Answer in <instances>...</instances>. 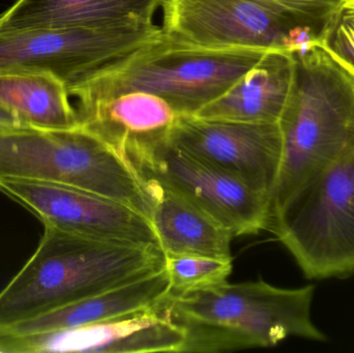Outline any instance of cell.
<instances>
[{"label": "cell", "mask_w": 354, "mask_h": 353, "mask_svg": "<svg viewBox=\"0 0 354 353\" xmlns=\"http://www.w3.org/2000/svg\"><path fill=\"white\" fill-rule=\"evenodd\" d=\"M315 287L281 288L263 280L189 294L169 292L164 306L183 330L181 353H220L274 347L287 338L324 342L311 309Z\"/></svg>", "instance_id": "cell-3"}, {"label": "cell", "mask_w": 354, "mask_h": 353, "mask_svg": "<svg viewBox=\"0 0 354 353\" xmlns=\"http://www.w3.org/2000/svg\"><path fill=\"white\" fill-rule=\"evenodd\" d=\"M0 192L30 211L43 225L161 248L151 219L114 199L68 184L20 180H0Z\"/></svg>", "instance_id": "cell-10"}, {"label": "cell", "mask_w": 354, "mask_h": 353, "mask_svg": "<svg viewBox=\"0 0 354 353\" xmlns=\"http://www.w3.org/2000/svg\"><path fill=\"white\" fill-rule=\"evenodd\" d=\"M295 57V82L279 122L282 159L266 230L306 184L354 153L353 75L319 45Z\"/></svg>", "instance_id": "cell-2"}, {"label": "cell", "mask_w": 354, "mask_h": 353, "mask_svg": "<svg viewBox=\"0 0 354 353\" xmlns=\"http://www.w3.org/2000/svg\"><path fill=\"white\" fill-rule=\"evenodd\" d=\"M44 228L37 250L0 292V327L165 269L166 256L160 247Z\"/></svg>", "instance_id": "cell-1"}, {"label": "cell", "mask_w": 354, "mask_h": 353, "mask_svg": "<svg viewBox=\"0 0 354 353\" xmlns=\"http://www.w3.org/2000/svg\"><path fill=\"white\" fill-rule=\"evenodd\" d=\"M164 300L132 314L74 329L0 335V353H181L185 333L168 314Z\"/></svg>", "instance_id": "cell-12"}, {"label": "cell", "mask_w": 354, "mask_h": 353, "mask_svg": "<svg viewBox=\"0 0 354 353\" xmlns=\"http://www.w3.org/2000/svg\"><path fill=\"white\" fill-rule=\"evenodd\" d=\"M70 99L66 81L52 73L0 74V105L16 114L25 126L47 130L78 128L80 117Z\"/></svg>", "instance_id": "cell-17"}, {"label": "cell", "mask_w": 354, "mask_h": 353, "mask_svg": "<svg viewBox=\"0 0 354 353\" xmlns=\"http://www.w3.org/2000/svg\"><path fill=\"white\" fill-rule=\"evenodd\" d=\"M0 126H25V124L16 114L0 105Z\"/></svg>", "instance_id": "cell-21"}, {"label": "cell", "mask_w": 354, "mask_h": 353, "mask_svg": "<svg viewBox=\"0 0 354 353\" xmlns=\"http://www.w3.org/2000/svg\"><path fill=\"white\" fill-rule=\"evenodd\" d=\"M272 232L308 279L354 274V153L306 184L272 220Z\"/></svg>", "instance_id": "cell-7"}, {"label": "cell", "mask_w": 354, "mask_h": 353, "mask_svg": "<svg viewBox=\"0 0 354 353\" xmlns=\"http://www.w3.org/2000/svg\"><path fill=\"white\" fill-rule=\"evenodd\" d=\"M270 50L189 45L162 33L131 53L68 85L77 106L143 91L176 114L194 115L224 95Z\"/></svg>", "instance_id": "cell-4"}, {"label": "cell", "mask_w": 354, "mask_h": 353, "mask_svg": "<svg viewBox=\"0 0 354 353\" xmlns=\"http://www.w3.org/2000/svg\"><path fill=\"white\" fill-rule=\"evenodd\" d=\"M118 151L143 180H153L195 205L234 238L266 230L268 197L183 151L167 138L166 130L129 137Z\"/></svg>", "instance_id": "cell-8"}, {"label": "cell", "mask_w": 354, "mask_h": 353, "mask_svg": "<svg viewBox=\"0 0 354 353\" xmlns=\"http://www.w3.org/2000/svg\"><path fill=\"white\" fill-rule=\"evenodd\" d=\"M76 108L80 126L116 149L129 137L167 130L177 115L165 99L143 91L124 93Z\"/></svg>", "instance_id": "cell-18"}, {"label": "cell", "mask_w": 354, "mask_h": 353, "mask_svg": "<svg viewBox=\"0 0 354 353\" xmlns=\"http://www.w3.org/2000/svg\"><path fill=\"white\" fill-rule=\"evenodd\" d=\"M233 260L203 256H166L170 294H189L218 287L228 282Z\"/></svg>", "instance_id": "cell-19"}, {"label": "cell", "mask_w": 354, "mask_h": 353, "mask_svg": "<svg viewBox=\"0 0 354 353\" xmlns=\"http://www.w3.org/2000/svg\"><path fill=\"white\" fill-rule=\"evenodd\" d=\"M317 45L354 76V0L337 6Z\"/></svg>", "instance_id": "cell-20"}, {"label": "cell", "mask_w": 354, "mask_h": 353, "mask_svg": "<svg viewBox=\"0 0 354 353\" xmlns=\"http://www.w3.org/2000/svg\"><path fill=\"white\" fill-rule=\"evenodd\" d=\"M163 33L157 24L0 32V74L47 72L71 84Z\"/></svg>", "instance_id": "cell-9"}, {"label": "cell", "mask_w": 354, "mask_h": 353, "mask_svg": "<svg viewBox=\"0 0 354 353\" xmlns=\"http://www.w3.org/2000/svg\"><path fill=\"white\" fill-rule=\"evenodd\" d=\"M0 180L68 184L120 201L151 219V197L134 166L115 147L78 126H0Z\"/></svg>", "instance_id": "cell-5"}, {"label": "cell", "mask_w": 354, "mask_h": 353, "mask_svg": "<svg viewBox=\"0 0 354 353\" xmlns=\"http://www.w3.org/2000/svg\"><path fill=\"white\" fill-rule=\"evenodd\" d=\"M151 221L165 256H203L233 260L232 232L214 218L151 180Z\"/></svg>", "instance_id": "cell-16"}, {"label": "cell", "mask_w": 354, "mask_h": 353, "mask_svg": "<svg viewBox=\"0 0 354 353\" xmlns=\"http://www.w3.org/2000/svg\"><path fill=\"white\" fill-rule=\"evenodd\" d=\"M163 0H16L0 15V32L33 28L155 25Z\"/></svg>", "instance_id": "cell-13"}, {"label": "cell", "mask_w": 354, "mask_h": 353, "mask_svg": "<svg viewBox=\"0 0 354 353\" xmlns=\"http://www.w3.org/2000/svg\"><path fill=\"white\" fill-rule=\"evenodd\" d=\"M170 292L167 271L91 298L0 327V335L28 336L53 333L132 314L160 304Z\"/></svg>", "instance_id": "cell-15"}, {"label": "cell", "mask_w": 354, "mask_h": 353, "mask_svg": "<svg viewBox=\"0 0 354 353\" xmlns=\"http://www.w3.org/2000/svg\"><path fill=\"white\" fill-rule=\"evenodd\" d=\"M295 75V54L270 50L224 95L195 115L225 122L278 124L288 103Z\"/></svg>", "instance_id": "cell-14"}, {"label": "cell", "mask_w": 354, "mask_h": 353, "mask_svg": "<svg viewBox=\"0 0 354 353\" xmlns=\"http://www.w3.org/2000/svg\"><path fill=\"white\" fill-rule=\"evenodd\" d=\"M166 136L177 146L268 197L282 159L280 124H245L177 114Z\"/></svg>", "instance_id": "cell-11"}, {"label": "cell", "mask_w": 354, "mask_h": 353, "mask_svg": "<svg viewBox=\"0 0 354 353\" xmlns=\"http://www.w3.org/2000/svg\"><path fill=\"white\" fill-rule=\"evenodd\" d=\"M342 0H163L164 35L200 47L297 53L317 45Z\"/></svg>", "instance_id": "cell-6"}]
</instances>
